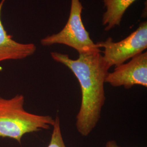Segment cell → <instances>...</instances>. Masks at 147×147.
<instances>
[{"instance_id":"6da1fadb","label":"cell","mask_w":147,"mask_h":147,"mask_svg":"<svg viewBox=\"0 0 147 147\" xmlns=\"http://www.w3.org/2000/svg\"><path fill=\"white\" fill-rule=\"evenodd\" d=\"M101 53L79 54L76 59L68 55L51 52L53 59L68 68L79 81L82 99L76 126L82 136H87L98 124L106 101L104 84L110 67Z\"/></svg>"},{"instance_id":"7a4b0ae2","label":"cell","mask_w":147,"mask_h":147,"mask_svg":"<svg viewBox=\"0 0 147 147\" xmlns=\"http://www.w3.org/2000/svg\"><path fill=\"white\" fill-rule=\"evenodd\" d=\"M24 102L22 94L8 99L0 96V138H10L20 144L25 134L53 126L55 119L51 116L28 112L24 109Z\"/></svg>"},{"instance_id":"3957f363","label":"cell","mask_w":147,"mask_h":147,"mask_svg":"<svg viewBox=\"0 0 147 147\" xmlns=\"http://www.w3.org/2000/svg\"><path fill=\"white\" fill-rule=\"evenodd\" d=\"M83 9L80 0H71L68 20L64 27L57 33L42 39L40 44L44 47L63 44L76 50L79 54L101 53L83 24L81 18Z\"/></svg>"},{"instance_id":"277c9868","label":"cell","mask_w":147,"mask_h":147,"mask_svg":"<svg viewBox=\"0 0 147 147\" xmlns=\"http://www.w3.org/2000/svg\"><path fill=\"white\" fill-rule=\"evenodd\" d=\"M96 44L99 49H104L103 58L110 68L120 65L147 49V22L140 24L135 31L118 42L109 37Z\"/></svg>"},{"instance_id":"5b68a950","label":"cell","mask_w":147,"mask_h":147,"mask_svg":"<svg viewBox=\"0 0 147 147\" xmlns=\"http://www.w3.org/2000/svg\"><path fill=\"white\" fill-rule=\"evenodd\" d=\"M105 83L113 87L123 86L129 89L134 85L147 87V53H142L129 62L117 66L113 72L109 73Z\"/></svg>"},{"instance_id":"8992f818","label":"cell","mask_w":147,"mask_h":147,"mask_svg":"<svg viewBox=\"0 0 147 147\" xmlns=\"http://www.w3.org/2000/svg\"><path fill=\"white\" fill-rule=\"evenodd\" d=\"M5 1L1 0L0 2V62L23 59L33 55L37 50V47L34 44L18 42L6 31L1 19Z\"/></svg>"},{"instance_id":"52a82bcc","label":"cell","mask_w":147,"mask_h":147,"mask_svg":"<svg viewBox=\"0 0 147 147\" xmlns=\"http://www.w3.org/2000/svg\"><path fill=\"white\" fill-rule=\"evenodd\" d=\"M137 0H103L106 11L102 19L105 31H109L121 24L127 8Z\"/></svg>"},{"instance_id":"ba28073f","label":"cell","mask_w":147,"mask_h":147,"mask_svg":"<svg viewBox=\"0 0 147 147\" xmlns=\"http://www.w3.org/2000/svg\"><path fill=\"white\" fill-rule=\"evenodd\" d=\"M53 127V133L47 147H66L63 140L61 129L60 119L58 115L55 118V123Z\"/></svg>"},{"instance_id":"9c48e42d","label":"cell","mask_w":147,"mask_h":147,"mask_svg":"<svg viewBox=\"0 0 147 147\" xmlns=\"http://www.w3.org/2000/svg\"><path fill=\"white\" fill-rule=\"evenodd\" d=\"M105 147H119L117 142L115 141H113V140H111V141H107L106 144V146Z\"/></svg>"}]
</instances>
